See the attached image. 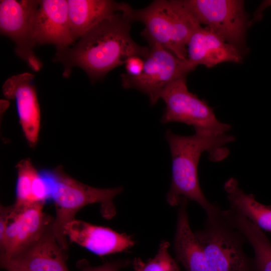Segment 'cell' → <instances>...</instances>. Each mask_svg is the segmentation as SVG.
<instances>
[{
  "instance_id": "obj_1",
  "label": "cell",
  "mask_w": 271,
  "mask_h": 271,
  "mask_svg": "<svg viewBox=\"0 0 271 271\" xmlns=\"http://www.w3.org/2000/svg\"><path fill=\"white\" fill-rule=\"evenodd\" d=\"M131 7L102 21L81 36L72 47L57 49L53 61L64 67L63 76L68 78L72 68L79 67L91 82L103 78L115 68L124 64L131 56L145 59L149 47L137 44L130 30Z\"/></svg>"
},
{
  "instance_id": "obj_2",
  "label": "cell",
  "mask_w": 271,
  "mask_h": 271,
  "mask_svg": "<svg viewBox=\"0 0 271 271\" xmlns=\"http://www.w3.org/2000/svg\"><path fill=\"white\" fill-rule=\"evenodd\" d=\"M172 157V180L167 194L168 203L178 206L181 200L197 202L206 212L207 217H213L221 212L219 207L211 203L203 194L198 180V166L202 154L208 153L209 159L218 162L228 155L225 146L235 138L227 133L218 134L196 130L191 136H181L167 129L165 134Z\"/></svg>"
},
{
  "instance_id": "obj_3",
  "label": "cell",
  "mask_w": 271,
  "mask_h": 271,
  "mask_svg": "<svg viewBox=\"0 0 271 271\" xmlns=\"http://www.w3.org/2000/svg\"><path fill=\"white\" fill-rule=\"evenodd\" d=\"M51 188V198L54 202L56 216L53 229L57 241L63 249L68 247L64 227L75 219L76 213L84 206L100 204L103 218L110 220L115 216L116 209L114 198L123 190L122 186L112 188H99L82 183L66 174L58 166L47 174Z\"/></svg>"
},
{
  "instance_id": "obj_4",
  "label": "cell",
  "mask_w": 271,
  "mask_h": 271,
  "mask_svg": "<svg viewBox=\"0 0 271 271\" xmlns=\"http://www.w3.org/2000/svg\"><path fill=\"white\" fill-rule=\"evenodd\" d=\"M133 21L141 22V35L149 45L158 44L182 59H187V45L201 25L180 0H156L140 10L133 9Z\"/></svg>"
},
{
  "instance_id": "obj_5",
  "label": "cell",
  "mask_w": 271,
  "mask_h": 271,
  "mask_svg": "<svg viewBox=\"0 0 271 271\" xmlns=\"http://www.w3.org/2000/svg\"><path fill=\"white\" fill-rule=\"evenodd\" d=\"M211 271H256L245 253L243 235L222 216L207 217L203 229L195 232Z\"/></svg>"
},
{
  "instance_id": "obj_6",
  "label": "cell",
  "mask_w": 271,
  "mask_h": 271,
  "mask_svg": "<svg viewBox=\"0 0 271 271\" xmlns=\"http://www.w3.org/2000/svg\"><path fill=\"white\" fill-rule=\"evenodd\" d=\"M196 67L188 59H180L158 44L150 45L142 73L136 77L121 74L122 86L125 89H136L146 94L151 105H154L169 84L187 76Z\"/></svg>"
},
{
  "instance_id": "obj_7",
  "label": "cell",
  "mask_w": 271,
  "mask_h": 271,
  "mask_svg": "<svg viewBox=\"0 0 271 271\" xmlns=\"http://www.w3.org/2000/svg\"><path fill=\"white\" fill-rule=\"evenodd\" d=\"M166 104L161 117L163 123L180 122L192 126L195 130H203L218 134L226 133L230 124L220 121L213 108L196 94L190 92L186 76L179 78L169 84L161 94Z\"/></svg>"
},
{
  "instance_id": "obj_8",
  "label": "cell",
  "mask_w": 271,
  "mask_h": 271,
  "mask_svg": "<svg viewBox=\"0 0 271 271\" xmlns=\"http://www.w3.org/2000/svg\"><path fill=\"white\" fill-rule=\"evenodd\" d=\"M200 24L222 37L241 52L249 21L241 0H180Z\"/></svg>"
},
{
  "instance_id": "obj_9",
  "label": "cell",
  "mask_w": 271,
  "mask_h": 271,
  "mask_svg": "<svg viewBox=\"0 0 271 271\" xmlns=\"http://www.w3.org/2000/svg\"><path fill=\"white\" fill-rule=\"evenodd\" d=\"M39 5L36 0H1L0 30L15 43V52L34 71H39L42 63L33 52V19Z\"/></svg>"
},
{
  "instance_id": "obj_10",
  "label": "cell",
  "mask_w": 271,
  "mask_h": 271,
  "mask_svg": "<svg viewBox=\"0 0 271 271\" xmlns=\"http://www.w3.org/2000/svg\"><path fill=\"white\" fill-rule=\"evenodd\" d=\"M53 223L36 239L1 260L2 267L7 271H69L66 250L59 244Z\"/></svg>"
},
{
  "instance_id": "obj_11",
  "label": "cell",
  "mask_w": 271,
  "mask_h": 271,
  "mask_svg": "<svg viewBox=\"0 0 271 271\" xmlns=\"http://www.w3.org/2000/svg\"><path fill=\"white\" fill-rule=\"evenodd\" d=\"M44 204L11 206L5 238L0 244L1 260L36 239L53 222L54 218L43 211Z\"/></svg>"
},
{
  "instance_id": "obj_12",
  "label": "cell",
  "mask_w": 271,
  "mask_h": 271,
  "mask_svg": "<svg viewBox=\"0 0 271 271\" xmlns=\"http://www.w3.org/2000/svg\"><path fill=\"white\" fill-rule=\"evenodd\" d=\"M34 77L28 72L15 75L9 77L2 87L4 96L16 100L20 124L32 148L38 142L41 123L36 89L32 83Z\"/></svg>"
},
{
  "instance_id": "obj_13",
  "label": "cell",
  "mask_w": 271,
  "mask_h": 271,
  "mask_svg": "<svg viewBox=\"0 0 271 271\" xmlns=\"http://www.w3.org/2000/svg\"><path fill=\"white\" fill-rule=\"evenodd\" d=\"M33 37L36 45L54 44L56 49L69 47L72 40L68 1L41 0L33 19Z\"/></svg>"
},
{
  "instance_id": "obj_14",
  "label": "cell",
  "mask_w": 271,
  "mask_h": 271,
  "mask_svg": "<svg viewBox=\"0 0 271 271\" xmlns=\"http://www.w3.org/2000/svg\"><path fill=\"white\" fill-rule=\"evenodd\" d=\"M64 233L71 242L101 257L127 250L135 244L125 233L75 218L65 226Z\"/></svg>"
},
{
  "instance_id": "obj_15",
  "label": "cell",
  "mask_w": 271,
  "mask_h": 271,
  "mask_svg": "<svg viewBox=\"0 0 271 271\" xmlns=\"http://www.w3.org/2000/svg\"><path fill=\"white\" fill-rule=\"evenodd\" d=\"M187 59L194 65L212 68L223 62L240 63L241 52L207 27L193 33L187 45Z\"/></svg>"
},
{
  "instance_id": "obj_16",
  "label": "cell",
  "mask_w": 271,
  "mask_h": 271,
  "mask_svg": "<svg viewBox=\"0 0 271 271\" xmlns=\"http://www.w3.org/2000/svg\"><path fill=\"white\" fill-rule=\"evenodd\" d=\"M68 16L74 42L94 26L116 13L131 7L111 0H68Z\"/></svg>"
},
{
  "instance_id": "obj_17",
  "label": "cell",
  "mask_w": 271,
  "mask_h": 271,
  "mask_svg": "<svg viewBox=\"0 0 271 271\" xmlns=\"http://www.w3.org/2000/svg\"><path fill=\"white\" fill-rule=\"evenodd\" d=\"M188 202L182 198L178 206L174 241L176 259L186 271H211L204 250L190 227Z\"/></svg>"
},
{
  "instance_id": "obj_18",
  "label": "cell",
  "mask_w": 271,
  "mask_h": 271,
  "mask_svg": "<svg viewBox=\"0 0 271 271\" xmlns=\"http://www.w3.org/2000/svg\"><path fill=\"white\" fill-rule=\"evenodd\" d=\"M17 169L16 199L13 205L16 207L45 203L51 197V188L48 181L44 178L29 159L19 161Z\"/></svg>"
},
{
  "instance_id": "obj_19",
  "label": "cell",
  "mask_w": 271,
  "mask_h": 271,
  "mask_svg": "<svg viewBox=\"0 0 271 271\" xmlns=\"http://www.w3.org/2000/svg\"><path fill=\"white\" fill-rule=\"evenodd\" d=\"M230 209L245 217L261 230L271 232V206L259 203L252 194L245 193L237 179L230 178L224 184Z\"/></svg>"
},
{
  "instance_id": "obj_20",
  "label": "cell",
  "mask_w": 271,
  "mask_h": 271,
  "mask_svg": "<svg viewBox=\"0 0 271 271\" xmlns=\"http://www.w3.org/2000/svg\"><path fill=\"white\" fill-rule=\"evenodd\" d=\"M222 214L251 245L256 271H271V242L262 230L231 209L222 210Z\"/></svg>"
},
{
  "instance_id": "obj_21",
  "label": "cell",
  "mask_w": 271,
  "mask_h": 271,
  "mask_svg": "<svg viewBox=\"0 0 271 271\" xmlns=\"http://www.w3.org/2000/svg\"><path fill=\"white\" fill-rule=\"evenodd\" d=\"M170 243L163 240L159 245L157 253L147 262L136 257L132 262L135 271H181L178 264L169 251Z\"/></svg>"
},
{
  "instance_id": "obj_22",
  "label": "cell",
  "mask_w": 271,
  "mask_h": 271,
  "mask_svg": "<svg viewBox=\"0 0 271 271\" xmlns=\"http://www.w3.org/2000/svg\"><path fill=\"white\" fill-rule=\"evenodd\" d=\"M131 262L128 259H118L105 262L99 266H92L90 265L87 261H81L79 262V266L81 271H120L128 265Z\"/></svg>"
},
{
  "instance_id": "obj_23",
  "label": "cell",
  "mask_w": 271,
  "mask_h": 271,
  "mask_svg": "<svg viewBox=\"0 0 271 271\" xmlns=\"http://www.w3.org/2000/svg\"><path fill=\"white\" fill-rule=\"evenodd\" d=\"M124 65L127 75L131 77L138 76L143 70L144 59L139 56H131L127 59Z\"/></svg>"
}]
</instances>
